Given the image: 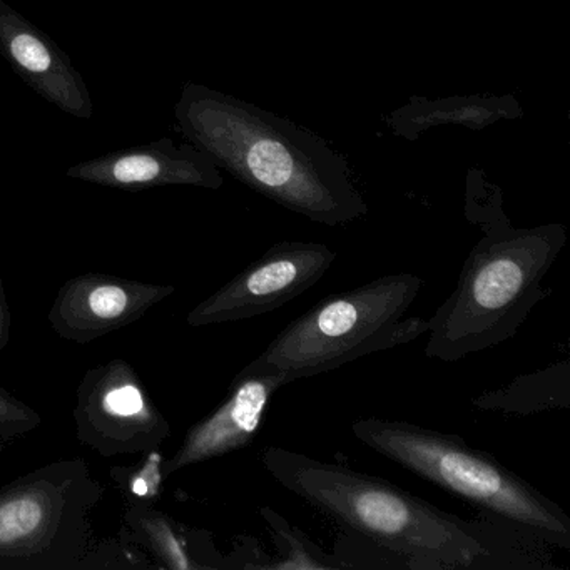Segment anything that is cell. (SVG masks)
Here are the masks:
<instances>
[{
	"mask_svg": "<svg viewBox=\"0 0 570 570\" xmlns=\"http://www.w3.org/2000/svg\"><path fill=\"white\" fill-rule=\"evenodd\" d=\"M42 419L28 403L0 385V440H14L41 426Z\"/></svg>",
	"mask_w": 570,
	"mask_h": 570,
	"instance_id": "18",
	"label": "cell"
},
{
	"mask_svg": "<svg viewBox=\"0 0 570 570\" xmlns=\"http://www.w3.org/2000/svg\"><path fill=\"white\" fill-rule=\"evenodd\" d=\"M158 569L155 560L122 530L115 539L91 543L78 570H148Z\"/></svg>",
	"mask_w": 570,
	"mask_h": 570,
	"instance_id": "16",
	"label": "cell"
},
{
	"mask_svg": "<svg viewBox=\"0 0 570 570\" xmlns=\"http://www.w3.org/2000/svg\"><path fill=\"white\" fill-rule=\"evenodd\" d=\"M175 293L171 285H153L105 273H82L61 286L48 320L61 338L88 345L138 322L153 306Z\"/></svg>",
	"mask_w": 570,
	"mask_h": 570,
	"instance_id": "8",
	"label": "cell"
},
{
	"mask_svg": "<svg viewBox=\"0 0 570 570\" xmlns=\"http://www.w3.org/2000/svg\"><path fill=\"white\" fill-rule=\"evenodd\" d=\"M0 55L12 71L46 101L78 119L95 115L85 78L55 39L0 0Z\"/></svg>",
	"mask_w": 570,
	"mask_h": 570,
	"instance_id": "10",
	"label": "cell"
},
{
	"mask_svg": "<svg viewBox=\"0 0 570 570\" xmlns=\"http://www.w3.org/2000/svg\"><path fill=\"white\" fill-rule=\"evenodd\" d=\"M76 435L102 456L142 455L171 435L138 370L122 358L92 366L76 392Z\"/></svg>",
	"mask_w": 570,
	"mask_h": 570,
	"instance_id": "6",
	"label": "cell"
},
{
	"mask_svg": "<svg viewBox=\"0 0 570 570\" xmlns=\"http://www.w3.org/2000/svg\"><path fill=\"white\" fill-rule=\"evenodd\" d=\"M289 385L283 373L246 365L229 385L225 402L186 432L171 459L165 460L166 479L196 463L208 462L252 445L276 390Z\"/></svg>",
	"mask_w": 570,
	"mask_h": 570,
	"instance_id": "9",
	"label": "cell"
},
{
	"mask_svg": "<svg viewBox=\"0 0 570 570\" xmlns=\"http://www.w3.org/2000/svg\"><path fill=\"white\" fill-rule=\"evenodd\" d=\"M422 288L420 276L396 273L326 296L289 322L249 366L293 383L412 343L430 330L429 320L403 318Z\"/></svg>",
	"mask_w": 570,
	"mask_h": 570,
	"instance_id": "4",
	"label": "cell"
},
{
	"mask_svg": "<svg viewBox=\"0 0 570 570\" xmlns=\"http://www.w3.org/2000/svg\"><path fill=\"white\" fill-rule=\"evenodd\" d=\"M472 405L492 412L530 413L570 409V360L517 376L509 385L473 396Z\"/></svg>",
	"mask_w": 570,
	"mask_h": 570,
	"instance_id": "13",
	"label": "cell"
},
{
	"mask_svg": "<svg viewBox=\"0 0 570 570\" xmlns=\"http://www.w3.org/2000/svg\"><path fill=\"white\" fill-rule=\"evenodd\" d=\"M249 171L256 181L268 189L282 191L293 176V159L285 146L276 141H259L246 156Z\"/></svg>",
	"mask_w": 570,
	"mask_h": 570,
	"instance_id": "17",
	"label": "cell"
},
{
	"mask_svg": "<svg viewBox=\"0 0 570 570\" xmlns=\"http://www.w3.org/2000/svg\"><path fill=\"white\" fill-rule=\"evenodd\" d=\"M66 175L79 181L105 188L142 191L169 185L205 183L206 175L198 159L169 139L136 148L119 149L89 161L78 163Z\"/></svg>",
	"mask_w": 570,
	"mask_h": 570,
	"instance_id": "11",
	"label": "cell"
},
{
	"mask_svg": "<svg viewBox=\"0 0 570 570\" xmlns=\"http://www.w3.org/2000/svg\"><path fill=\"white\" fill-rule=\"evenodd\" d=\"M12 315L6 296L4 282H2V266H0V350L11 343Z\"/></svg>",
	"mask_w": 570,
	"mask_h": 570,
	"instance_id": "19",
	"label": "cell"
},
{
	"mask_svg": "<svg viewBox=\"0 0 570 570\" xmlns=\"http://www.w3.org/2000/svg\"><path fill=\"white\" fill-rule=\"evenodd\" d=\"M262 517L269 529L273 542L278 550V559L273 560L276 570H338L346 569L338 556H328L316 546L298 527L292 525L285 517L269 507H263Z\"/></svg>",
	"mask_w": 570,
	"mask_h": 570,
	"instance_id": "14",
	"label": "cell"
},
{
	"mask_svg": "<svg viewBox=\"0 0 570 570\" xmlns=\"http://www.w3.org/2000/svg\"><path fill=\"white\" fill-rule=\"evenodd\" d=\"M4 450H6L4 442H2V440H0V453H4Z\"/></svg>",
	"mask_w": 570,
	"mask_h": 570,
	"instance_id": "20",
	"label": "cell"
},
{
	"mask_svg": "<svg viewBox=\"0 0 570 570\" xmlns=\"http://www.w3.org/2000/svg\"><path fill=\"white\" fill-rule=\"evenodd\" d=\"M122 522L158 569L228 570L208 530L186 527L151 503H129Z\"/></svg>",
	"mask_w": 570,
	"mask_h": 570,
	"instance_id": "12",
	"label": "cell"
},
{
	"mask_svg": "<svg viewBox=\"0 0 570 570\" xmlns=\"http://www.w3.org/2000/svg\"><path fill=\"white\" fill-rule=\"evenodd\" d=\"M145 460L138 465L132 466H112L109 470L112 482L121 490L122 497L129 503H151L161 497L165 489L166 476L163 473L165 456L159 453V449L142 453Z\"/></svg>",
	"mask_w": 570,
	"mask_h": 570,
	"instance_id": "15",
	"label": "cell"
},
{
	"mask_svg": "<svg viewBox=\"0 0 570 570\" xmlns=\"http://www.w3.org/2000/svg\"><path fill=\"white\" fill-rule=\"evenodd\" d=\"M105 492L82 459L48 463L0 487V570H78Z\"/></svg>",
	"mask_w": 570,
	"mask_h": 570,
	"instance_id": "5",
	"label": "cell"
},
{
	"mask_svg": "<svg viewBox=\"0 0 570 570\" xmlns=\"http://www.w3.org/2000/svg\"><path fill=\"white\" fill-rule=\"evenodd\" d=\"M566 245L560 228L487 232L433 313L425 355L453 363L509 342L547 296L543 279Z\"/></svg>",
	"mask_w": 570,
	"mask_h": 570,
	"instance_id": "2",
	"label": "cell"
},
{
	"mask_svg": "<svg viewBox=\"0 0 570 570\" xmlns=\"http://www.w3.org/2000/svg\"><path fill=\"white\" fill-rule=\"evenodd\" d=\"M335 259L325 245L279 243L196 305L186 322L198 328L275 312L316 285Z\"/></svg>",
	"mask_w": 570,
	"mask_h": 570,
	"instance_id": "7",
	"label": "cell"
},
{
	"mask_svg": "<svg viewBox=\"0 0 570 570\" xmlns=\"http://www.w3.org/2000/svg\"><path fill=\"white\" fill-rule=\"evenodd\" d=\"M276 482L342 529L399 557L406 569H537L546 543L502 520H465L426 500L335 462L268 446Z\"/></svg>",
	"mask_w": 570,
	"mask_h": 570,
	"instance_id": "1",
	"label": "cell"
},
{
	"mask_svg": "<svg viewBox=\"0 0 570 570\" xmlns=\"http://www.w3.org/2000/svg\"><path fill=\"white\" fill-rule=\"evenodd\" d=\"M352 432L380 455L479 507L485 515L546 546L570 550L566 510L492 453L469 445L462 436L389 419L356 420Z\"/></svg>",
	"mask_w": 570,
	"mask_h": 570,
	"instance_id": "3",
	"label": "cell"
}]
</instances>
